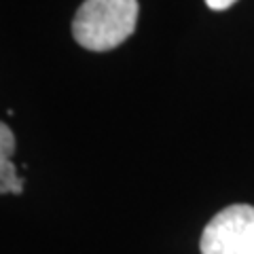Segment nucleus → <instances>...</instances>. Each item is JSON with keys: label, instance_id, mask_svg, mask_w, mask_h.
<instances>
[{"label": "nucleus", "instance_id": "f257e3e1", "mask_svg": "<svg viewBox=\"0 0 254 254\" xmlns=\"http://www.w3.org/2000/svg\"><path fill=\"white\" fill-rule=\"evenodd\" d=\"M138 0H85L72 19L74 41L87 51H110L133 34Z\"/></svg>", "mask_w": 254, "mask_h": 254}, {"label": "nucleus", "instance_id": "7ed1b4c3", "mask_svg": "<svg viewBox=\"0 0 254 254\" xmlns=\"http://www.w3.org/2000/svg\"><path fill=\"white\" fill-rule=\"evenodd\" d=\"M23 180L17 176V170L11 159H0V193H21Z\"/></svg>", "mask_w": 254, "mask_h": 254}, {"label": "nucleus", "instance_id": "f03ea898", "mask_svg": "<svg viewBox=\"0 0 254 254\" xmlns=\"http://www.w3.org/2000/svg\"><path fill=\"white\" fill-rule=\"evenodd\" d=\"M201 254H254V205L235 203L205 225Z\"/></svg>", "mask_w": 254, "mask_h": 254}, {"label": "nucleus", "instance_id": "20e7f679", "mask_svg": "<svg viewBox=\"0 0 254 254\" xmlns=\"http://www.w3.org/2000/svg\"><path fill=\"white\" fill-rule=\"evenodd\" d=\"M15 153V136L13 131L0 121V159H11Z\"/></svg>", "mask_w": 254, "mask_h": 254}, {"label": "nucleus", "instance_id": "39448f33", "mask_svg": "<svg viewBox=\"0 0 254 254\" xmlns=\"http://www.w3.org/2000/svg\"><path fill=\"white\" fill-rule=\"evenodd\" d=\"M237 0H205V4L210 6L212 11H225L229 6H233Z\"/></svg>", "mask_w": 254, "mask_h": 254}]
</instances>
